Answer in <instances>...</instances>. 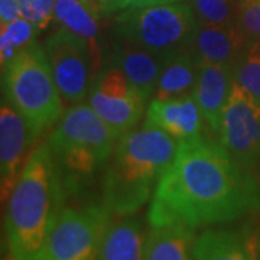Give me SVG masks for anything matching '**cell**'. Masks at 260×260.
Instances as JSON below:
<instances>
[{
  "instance_id": "obj_1",
  "label": "cell",
  "mask_w": 260,
  "mask_h": 260,
  "mask_svg": "<svg viewBox=\"0 0 260 260\" xmlns=\"http://www.w3.org/2000/svg\"><path fill=\"white\" fill-rule=\"evenodd\" d=\"M260 213V178L220 142L203 135L181 140L150 200L149 225L203 229Z\"/></svg>"
},
{
  "instance_id": "obj_2",
  "label": "cell",
  "mask_w": 260,
  "mask_h": 260,
  "mask_svg": "<svg viewBox=\"0 0 260 260\" xmlns=\"http://www.w3.org/2000/svg\"><path fill=\"white\" fill-rule=\"evenodd\" d=\"M64 186L48 143L29 155L6 200L5 237L15 260H42L48 237L65 207Z\"/></svg>"
},
{
  "instance_id": "obj_3",
  "label": "cell",
  "mask_w": 260,
  "mask_h": 260,
  "mask_svg": "<svg viewBox=\"0 0 260 260\" xmlns=\"http://www.w3.org/2000/svg\"><path fill=\"white\" fill-rule=\"evenodd\" d=\"M178 145L168 133L146 124L121 135L102 177L103 204L113 215H132L152 200Z\"/></svg>"
},
{
  "instance_id": "obj_4",
  "label": "cell",
  "mask_w": 260,
  "mask_h": 260,
  "mask_svg": "<svg viewBox=\"0 0 260 260\" xmlns=\"http://www.w3.org/2000/svg\"><path fill=\"white\" fill-rule=\"evenodd\" d=\"M119 136L88 103L70 106L55 124L48 146L67 198L84 192L112 158Z\"/></svg>"
},
{
  "instance_id": "obj_5",
  "label": "cell",
  "mask_w": 260,
  "mask_h": 260,
  "mask_svg": "<svg viewBox=\"0 0 260 260\" xmlns=\"http://www.w3.org/2000/svg\"><path fill=\"white\" fill-rule=\"evenodd\" d=\"M2 93L25 117L37 138L55 126L64 114V100L47 52L38 42L2 65Z\"/></svg>"
},
{
  "instance_id": "obj_6",
  "label": "cell",
  "mask_w": 260,
  "mask_h": 260,
  "mask_svg": "<svg viewBox=\"0 0 260 260\" xmlns=\"http://www.w3.org/2000/svg\"><path fill=\"white\" fill-rule=\"evenodd\" d=\"M198 20L188 2L160 3L117 12L114 39L168 56L189 48Z\"/></svg>"
},
{
  "instance_id": "obj_7",
  "label": "cell",
  "mask_w": 260,
  "mask_h": 260,
  "mask_svg": "<svg viewBox=\"0 0 260 260\" xmlns=\"http://www.w3.org/2000/svg\"><path fill=\"white\" fill-rule=\"evenodd\" d=\"M112 217L104 204L64 208L48 237L42 260H97Z\"/></svg>"
},
{
  "instance_id": "obj_8",
  "label": "cell",
  "mask_w": 260,
  "mask_h": 260,
  "mask_svg": "<svg viewBox=\"0 0 260 260\" xmlns=\"http://www.w3.org/2000/svg\"><path fill=\"white\" fill-rule=\"evenodd\" d=\"M217 135L233 158L260 178V104L234 80Z\"/></svg>"
},
{
  "instance_id": "obj_9",
  "label": "cell",
  "mask_w": 260,
  "mask_h": 260,
  "mask_svg": "<svg viewBox=\"0 0 260 260\" xmlns=\"http://www.w3.org/2000/svg\"><path fill=\"white\" fill-rule=\"evenodd\" d=\"M44 49L62 100L70 106L83 103L95 80L87 44L61 26L45 39Z\"/></svg>"
},
{
  "instance_id": "obj_10",
  "label": "cell",
  "mask_w": 260,
  "mask_h": 260,
  "mask_svg": "<svg viewBox=\"0 0 260 260\" xmlns=\"http://www.w3.org/2000/svg\"><path fill=\"white\" fill-rule=\"evenodd\" d=\"M88 104L120 138L145 114L148 99L114 65H104L88 93Z\"/></svg>"
},
{
  "instance_id": "obj_11",
  "label": "cell",
  "mask_w": 260,
  "mask_h": 260,
  "mask_svg": "<svg viewBox=\"0 0 260 260\" xmlns=\"http://www.w3.org/2000/svg\"><path fill=\"white\" fill-rule=\"evenodd\" d=\"M38 138L25 117L2 97L0 109V179L2 200H8L29 158V148Z\"/></svg>"
},
{
  "instance_id": "obj_12",
  "label": "cell",
  "mask_w": 260,
  "mask_h": 260,
  "mask_svg": "<svg viewBox=\"0 0 260 260\" xmlns=\"http://www.w3.org/2000/svg\"><path fill=\"white\" fill-rule=\"evenodd\" d=\"M257 240L249 223L207 229L195 237L192 260H257Z\"/></svg>"
},
{
  "instance_id": "obj_13",
  "label": "cell",
  "mask_w": 260,
  "mask_h": 260,
  "mask_svg": "<svg viewBox=\"0 0 260 260\" xmlns=\"http://www.w3.org/2000/svg\"><path fill=\"white\" fill-rule=\"evenodd\" d=\"M203 114L194 95L177 99H153L145 113L143 124L168 133L178 142L192 139L201 135Z\"/></svg>"
},
{
  "instance_id": "obj_14",
  "label": "cell",
  "mask_w": 260,
  "mask_h": 260,
  "mask_svg": "<svg viewBox=\"0 0 260 260\" xmlns=\"http://www.w3.org/2000/svg\"><path fill=\"white\" fill-rule=\"evenodd\" d=\"M250 45V41L236 22L224 25L198 23L189 49L198 64L211 62L234 67Z\"/></svg>"
},
{
  "instance_id": "obj_15",
  "label": "cell",
  "mask_w": 260,
  "mask_h": 260,
  "mask_svg": "<svg viewBox=\"0 0 260 260\" xmlns=\"http://www.w3.org/2000/svg\"><path fill=\"white\" fill-rule=\"evenodd\" d=\"M233 87V67L224 64H198L197 83L194 87L195 102L200 107L205 124L211 132L218 133L224 110Z\"/></svg>"
},
{
  "instance_id": "obj_16",
  "label": "cell",
  "mask_w": 260,
  "mask_h": 260,
  "mask_svg": "<svg viewBox=\"0 0 260 260\" xmlns=\"http://www.w3.org/2000/svg\"><path fill=\"white\" fill-rule=\"evenodd\" d=\"M165 58L167 56L155 54L145 48L114 39L106 65L117 67L129 78L130 83L149 100V97L155 94Z\"/></svg>"
},
{
  "instance_id": "obj_17",
  "label": "cell",
  "mask_w": 260,
  "mask_h": 260,
  "mask_svg": "<svg viewBox=\"0 0 260 260\" xmlns=\"http://www.w3.org/2000/svg\"><path fill=\"white\" fill-rule=\"evenodd\" d=\"M55 20L87 44L94 75L97 77L106 65V49L103 48L100 37L99 15L83 0H56Z\"/></svg>"
},
{
  "instance_id": "obj_18",
  "label": "cell",
  "mask_w": 260,
  "mask_h": 260,
  "mask_svg": "<svg viewBox=\"0 0 260 260\" xmlns=\"http://www.w3.org/2000/svg\"><path fill=\"white\" fill-rule=\"evenodd\" d=\"M145 243L142 220L133 214L124 215L109 225L97 260H143Z\"/></svg>"
},
{
  "instance_id": "obj_19",
  "label": "cell",
  "mask_w": 260,
  "mask_h": 260,
  "mask_svg": "<svg viewBox=\"0 0 260 260\" xmlns=\"http://www.w3.org/2000/svg\"><path fill=\"white\" fill-rule=\"evenodd\" d=\"M195 230L182 224L150 225L143 260H192Z\"/></svg>"
},
{
  "instance_id": "obj_20",
  "label": "cell",
  "mask_w": 260,
  "mask_h": 260,
  "mask_svg": "<svg viewBox=\"0 0 260 260\" xmlns=\"http://www.w3.org/2000/svg\"><path fill=\"white\" fill-rule=\"evenodd\" d=\"M198 73V61L189 48L169 54L159 74L155 99L168 100L194 93Z\"/></svg>"
},
{
  "instance_id": "obj_21",
  "label": "cell",
  "mask_w": 260,
  "mask_h": 260,
  "mask_svg": "<svg viewBox=\"0 0 260 260\" xmlns=\"http://www.w3.org/2000/svg\"><path fill=\"white\" fill-rule=\"evenodd\" d=\"M0 61L8 64L19 52L37 42L38 28L26 19L20 18L10 23L0 25Z\"/></svg>"
},
{
  "instance_id": "obj_22",
  "label": "cell",
  "mask_w": 260,
  "mask_h": 260,
  "mask_svg": "<svg viewBox=\"0 0 260 260\" xmlns=\"http://www.w3.org/2000/svg\"><path fill=\"white\" fill-rule=\"evenodd\" d=\"M233 80L260 104V41L253 42L233 67Z\"/></svg>"
},
{
  "instance_id": "obj_23",
  "label": "cell",
  "mask_w": 260,
  "mask_h": 260,
  "mask_svg": "<svg viewBox=\"0 0 260 260\" xmlns=\"http://www.w3.org/2000/svg\"><path fill=\"white\" fill-rule=\"evenodd\" d=\"M198 23L224 25L236 20L242 0H186Z\"/></svg>"
},
{
  "instance_id": "obj_24",
  "label": "cell",
  "mask_w": 260,
  "mask_h": 260,
  "mask_svg": "<svg viewBox=\"0 0 260 260\" xmlns=\"http://www.w3.org/2000/svg\"><path fill=\"white\" fill-rule=\"evenodd\" d=\"M22 18L29 20L38 28L45 30L55 19L56 0H19Z\"/></svg>"
},
{
  "instance_id": "obj_25",
  "label": "cell",
  "mask_w": 260,
  "mask_h": 260,
  "mask_svg": "<svg viewBox=\"0 0 260 260\" xmlns=\"http://www.w3.org/2000/svg\"><path fill=\"white\" fill-rule=\"evenodd\" d=\"M234 22L250 44L260 41V0H242Z\"/></svg>"
},
{
  "instance_id": "obj_26",
  "label": "cell",
  "mask_w": 260,
  "mask_h": 260,
  "mask_svg": "<svg viewBox=\"0 0 260 260\" xmlns=\"http://www.w3.org/2000/svg\"><path fill=\"white\" fill-rule=\"evenodd\" d=\"M174 2H186V0H110L103 9V16L117 13L120 10L145 8V6L160 5V3H174Z\"/></svg>"
},
{
  "instance_id": "obj_27",
  "label": "cell",
  "mask_w": 260,
  "mask_h": 260,
  "mask_svg": "<svg viewBox=\"0 0 260 260\" xmlns=\"http://www.w3.org/2000/svg\"><path fill=\"white\" fill-rule=\"evenodd\" d=\"M22 18L19 0H0V25Z\"/></svg>"
},
{
  "instance_id": "obj_28",
  "label": "cell",
  "mask_w": 260,
  "mask_h": 260,
  "mask_svg": "<svg viewBox=\"0 0 260 260\" xmlns=\"http://www.w3.org/2000/svg\"><path fill=\"white\" fill-rule=\"evenodd\" d=\"M83 2L84 3H87L99 16H103V9H104V6H106L110 0H83Z\"/></svg>"
},
{
  "instance_id": "obj_29",
  "label": "cell",
  "mask_w": 260,
  "mask_h": 260,
  "mask_svg": "<svg viewBox=\"0 0 260 260\" xmlns=\"http://www.w3.org/2000/svg\"><path fill=\"white\" fill-rule=\"evenodd\" d=\"M257 260H260V233H259V240H257Z\"/></svg>"
},
{
  "instance_id": "obj_30",
  "label": "cell",
  "mask_w": 260,
  "mask_h": 260,
  "mask_svg": "<svg viewBox=\"0 0 260 260\" xmlns=\"http://www.w3.org/2000/svg\"><path fill=\"white\" fill-rule=\"evenodd\" d=\"M2 260H15V259H13V257H12L10 254H8L6 257H3V259H2Z\"/></svg>"
}]
</instances>
